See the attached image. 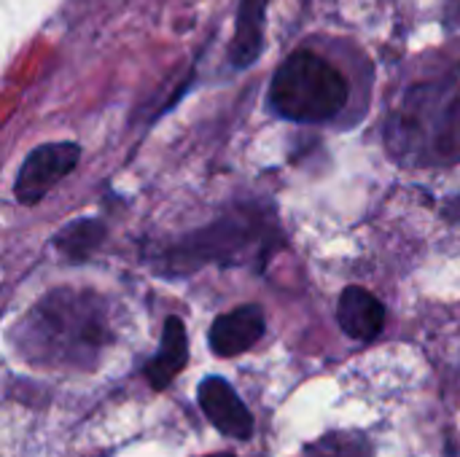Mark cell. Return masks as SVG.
I'll use <instances>...</instances> for the list:
<instances>
[{
  "label": "cell",
  "mask_w": 460,
  "mask_h": 457,
  "mask_svg": "<svg viewBox=\"0 0 460 457\" xmlns=\"http://www.w3.org/2000/svg\"><path fill=\"white\" fill-rule=\"evenodd\" d=\"M111 339L108 302L78 288L46 294L16 326L19 356L46 369L89 372Z\"/></svg>",
  "instance_id": "1"
},
{
  "label": "cell",
  "mask_w": 460,
  "mask_h": 457,
  "mask_svg": "<svg viewBox=\"0 0 460 457\" xmlns=\"http://www.w3.org/2000/svg\"><path fill=\"white\" fill-rule=\"evenodd\" d=\"M385 145L407 167H450L460 162V65L412 86L385 124Z\"/></svg>",
  "instance_id": "2"
},
{
  "label": "cell",
  "mask_w": 460,
  "mask_h": 457,
  "mask_svg": "<svg viewBox=\"0 0 460 457\" xmlns=\"http://www.w3.org/2000/svg\"><path fill=\"white\" fill-rule=\"evenodd\" d=\"M278 242L280 234L267 215L234 210L164 245L154 256V269L167 277H183L205 264H261Z\"/></svg>",
  "instance_id": "3"
},
{
  "label": "cell",
  "mask_w": 460,
  "mask_h": 457,
  "mask_svg": "<svg viewBox=\"0 0 460 457\" xmlns=\"http://www.w3.org/2000/svg\"><path fill=\"white\" fill-rule=\"evenodd\" d=\"M348 81L323 57L299 48L278 70L270 83V108L288 121L321 124L348 105Z\"/></svg>",
  "instance_id": "4"
},
{
  "label": "cell",
  "mask_w": 460,
  "mask_h": 457,
  "mask_svg": "<svg viewBox=\"0 0 460 457\" xmlns=\"http://www.w3.org/2000/svg\"><path fill=\"white\" fill-rule=\"evenodd\" d=\"M81 159V145L70 140L43 143L27 154L19 167L13 197L19 205H38L62 178H67Z\"/></svg>",
  "instance_id": "5"
},
{
  "label": "cell",
  "mask_w": 460,
  "mask_h": 457,
  "mask_svg": "<svg viewBox=\"0 0 460 457\" xmlns=\"http://www.w3.org/2000/svg\"><path fill=\"white\" fill-rule=\"evenodd\" d=\"M199 407L205 417L229 439H251L253 436V417L243 399L224 377H208L199 382Z\"/></svg>",
  "instance_id": "6"
},
{
  "label": "cell",
  "mask_w": 460,
  "mask_h": 457,
  "mask_svg": "<svg viewBox=\"0 0 460 457\" xmlns=\"http://www.w3.org/2000/svg\"><path fill=\"white\" fill-rule=\"evenodd\" d=\"M264 337V312L259 304H243L221 318L213 321L210 326V350L221 358L240 356L251 350L259 339Z\"/></svg>",
  "instance_id": "7"
},
{
  "label": "cell",
  "mask_w": 460,
  "mask_h": 457,
  "mask_svg": "<svg viewBox=\"0 0 460 457\" xmlns=\"http://www.w3.org/2000/svg\"><path fill=\"white\" fill-rule=\"evenodd\" d=\"M337 321L342 331L356 342H372L385 326V307L367 288L350 286L342 291L337 304Z\"/></svg>",
  "instance_id": "8"
},
{
  "label": "cell",
  "mask_w": 460,
  "mask_h": 457,
  "mask_svg": "<svg viewBox=\"0 0 460 457\" xmlns=\"http://www.w3.org/2000/svg\"><path fill=\"white\" fill-rule=\"evenodd\" d=\"M267 5L270 0H240L234 35L229 43V62L232 67L243 70L251 67L264 51V24H267Z\"/></svg>",
  "instance_id": "9"
},
{
  "label": "cell",
  "mask_w": 460,
  "mask_h": 457,
  "mask_svg": "<svg viewBox=\"0 0 460 457\" xmlns=\"http://www.w3.org/2000/svg\"><path fill=\"white\" fill-rule=\"evenodd\" d=\"M189 361V339H186V329L183 321L170 315L164 321V331H162V347L159 353L146 364V380L151 382L154 391H164L186 366Z\"/></svg>",
  "instance_id": "10"
},
{
  "label": "cell",
  "mask_w": 460,
  "mask_h": 457,
  "mask_svg": "<svg viewBox=\"0 0 460 457\" xmlns=\"http://www.w3.org/2000/svg\"><path fill=\"white\" fill-rule=\"evenodd\" d=\"M105 240V224L97 218H78L54 234V248L73 264L86 261Z\"/></svg>",
  "instance_id": "11"
},
{
  "label": "cell",
  "mask_w": 460,
  "mask_h": 457,
  "mask_svg": "<svg viewBox=\"0 0 460 457\" xmlns=\"http://www.w3.org/2000/svg\"><path fill=\"white\" fill-rule=\"evenodd\" d=\"M296 457H375V450L361 431H332L310 442Z\"/></svg>",
  "instance_id": "12"
},
{
  "label": "cell",
  "mask_w": 460,
  "mask_h": 457,
  "mask_svg": "<svg viewBox=\"0 0 460 457\" xmlns=\"http://www.w3.org/2000/svg\"><path fill=\"white\" fill-rule=\"evenodd\" d=\"M447 16L460 24V0H447Z\"/></svg>",
  "instance_id": "13"
},
{
  "label": "cell",
  "mask_w": 460,
  "mask_h": 457,
  "mask_svg": "<svg viewBox=\"0 0 460 457\" xmlns=\"http://www.w3.org/2000/svg\"><path fill=\"white\" fill-rule=\"evenodd\" d=\"M205 457H234L232 453H213V455H205Z\"/></svg>",
  "instance_id": "14"
}]
</instances>
